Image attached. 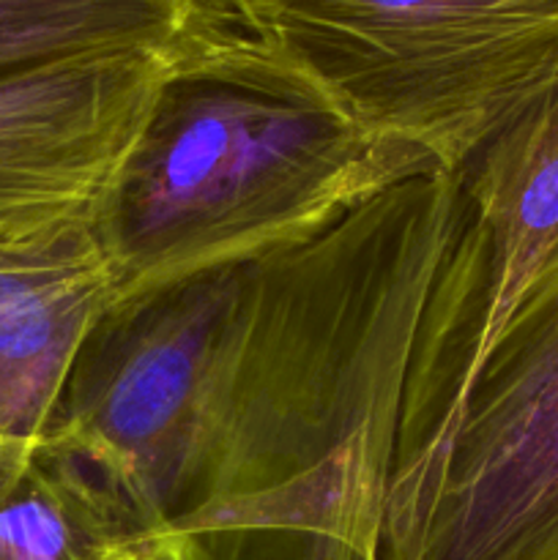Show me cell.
Segmentation results:
<instances>
[{"instance_id":"cell-8","label":"cell","mask_w":558,"mask_h":560,"mask_svg":"<svg viewBox=\"0 0 558 560\" xmlns=\"http://www.w3.org/2000/svg\"><path fill=\"white\" fill-rule=\"evenodd\" d=\"M0 560H173V539L55 438L0 446Z\"/></svg>"},{"instance_id":"cell-10","label":"cell","mask_w":558,"mask_h":560,"mask_svg":"<svg viewBox=\"0 0 558 560\" xmlns=\"http://www.w3.org/2000/svg\"><path fill=\"white\" fill-rule=\"evenodd\" d=\"M388 481L361 476L321 503L173 536V560H397Z\"/></svg>"},{"instance_id":"cell-9","label":"cell","mask_w":558,"mask_h":560,"mask_svg":"<svg viewBox=\"0 0 558 560\" xmlns=\"http://www.w3.org/2000/svg\"><path fill=\"white\" fill-rule=\"evenodd\" d=\"M233 27L197 0H0V74L77 55H178Z\"/></svg>"},{"instance_id":"cell-7","label":"cell","mask_w":558,"mask_h":560,"mask_svg":"<svg viewBox=\"0 0 558 560\" xmlns=\"http://www.w3.org/2000/svg\"><path fill=\"white\" fill-rule=\"evenodd\" d=\"M115 299L96 219L0 241V446L49 435L77 359Z\"/></svg>"},{"instance_id":"cell-6","label":"cell","mask_w":558,"mask_h":560,"mask_svg":"<svg viewBox=\"0 0 558 560\" xmlns=\"http://www.w3.org/2000/svg\"><path fill=\"white\" fill-rule=\"evenodd\" d=\"M189 52H98L3 71L0 241L96 219L159 85Z\"/></svg>"},{"instance_id":"cell-1","label":"cell","mask_w":558,"mask_h":560,"mask_svg":"<svg viewBox=\"0 0 558 560\" xmlns=\"http://www.w3.org/2000/svg\"><path fill=\"white\" fill-rule=\"evenodd\" d=\"M460 173L388 186L323 233L109 306L47 438L173 536L392 479L410 350ZM392 485V481H388Z\"/></svg>"},{"instance_id":"cell-5","label":"cell","mask_w":558,"mask_h":560,"mask_svg":"<svg viewBox=\"0 0 558 560\" xmlns=\"http://www.w3.org/2000/svg\"><path fill=\"white\" fill-rule=\"evenodd\" d=\"M416 560H558V252L460 408Z\"/></svg>"},{"instance_id":"cell-4","label":"cell","mask_w":558,"mask_h":560,"mask_svg":"<svg viewBox=\"0 0 558 560\" xmlns=\"http://www.w3.org/2000/svg\"><path fill=\"white\" fill-rule=\"evenodd\" d=\"M460 173V213L410 350L386 528L419 558L421 520L460 408L520 301L558 252V93L492 137Z\"/></svg>"},{"instance_id":"cell-11","label":"cell","mask_w":558,"mask_h":560,"mask_svg":"<svg viewBox=\"0 0 558 560\" xmlns=\"http://www.w3.org/2000/svg\"><path fill=\"white\" fill-rule=\"evenodd\" d=\"M202 9H208L211 14H217L219 20H228L233 25H244V0H197Z\"/></svg>"},{"instance_id":"cell-3","label":"cell","mask_w":558,"mask_h":560,"mask_svg":"<svg viewBox=\"0 0 558 560\" xmlns=\"http://www.w3.org/2000/svg\"><path fill=\"white\" fill-rule=\"evenodd\" d=\"M334 107L443 170L558 93V0H244Z\"/></svg>"},{"instance_id":"cell-2","label":"cell","mask_w":558,"mask_h":560,"mask_svg":"<svg viewBox=\"0 0 558 560\" xmlns=\"http://www.w3.org/2000/svg\"><path fill=\"white\" fill-rule=\"evenodd\" d=\"M430 170L443 167L356 126L252 31L219 33L167 71L96 213L115 304L312 238Z\"/></svg>"}]
</instances>
